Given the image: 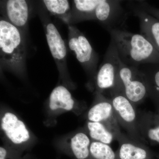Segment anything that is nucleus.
<instances>
[{
    "label": "nucleus",
    "instance_id": "1",
    "mask_svg": "<svg viewBox=\"0 0 159 159\" xmlns=\"http://www.w3.org/2000/svg\"><path fill=\"white\" fill-rule=\"evenodd\" d=\"M116 46L120 59L129 66L159 64V52L141 34L121 29L108 31Z\"/></svg>",
    "mask_w": 159,
    "mask_h": 159
},
{
    "label": "nucleus",
    "instance_id": "2",
    "mask_svg": "<svg viewBox=\"0 0 159 159\" xmlns=\"http://www.w3.org/2000/svg\"><path fill=\"white\" fill-rule=\"evenodd\" d=\"M0 54L3 66L16 73L26 70V48L20 29L1 18L0 20Z\"/></svg>",
    "mask_w": 159,
    "mask_h": 159
},
{
    "label": "nucleus",
    "instance_id": "3",
    "mask_svg": "<svg viewBox=\"0 0 159 159\" xmlns=\"http://www.w3.org/2000/svg\"><path fill=\"white\" fill-rule=\"evenodd\" d=\"M113 89L122 92L134 106L142 103L148 97L147 84L139 66L127 65L122 61Z\"/></svg>",
    "mask_w": 159,
    "mask_h": 159
},
{
    "label": "nucleus",
    "instance_id": "4",
    "mask_svg": "<svg viewBox=\"0 0 159 159\" xmlns=\"http://www.w3.org/2000/svg\"><path fill=\"white\" fill-rule=\"evenodd\" d=\"M68 45L86 73L95 79L99 57L85 35L75 26H68Z\"/></svg>",
    "mask_w": 159,
    "mask_h": 159
},
{
    "label": "nucleus",
    "instance_id": "5",
    "mask_svg": "<svg viewBox=\"0 0 159 159\" xmlns=\"http://www.w3.org/2000/svg\"><path fill=\"white\" fill-rule=\"evenodd\" d=\"M110 92L114 113L119 125L125 129L131 138L142 142L138 129L139 116L135 106L119 90L113 89Z\"/></svg>",
    "mask_w": 159,
    "mask_h": 159
},
{
    "label": "nucleus",
    "instance_id": "6",
    "mask_svg": "<svg viewBox=\"0 0 159 159\" xmlns=\"http://www.w3.org/2000/svg\"><path fill=\"white\" fill-rule=\"evenodd\" d=\"M121 63L116 46L111 39L103 61L95 77L97 94H102L106 90L110 91L114 89Z\"/></svg>",
    "mask_w": 159,
    "mask_h": 159
},
{
    "label": "nucleus",
    "instance_id": "7",
    "mask_svg": "<svg viewBox=\"0 0 159 159\" xmlns=\"http://www.w3.org/2000/svg\"><path fill=\"white\" fill-rule=\"evenodd\" d=\"M122 1L100 0L94 13V20L104 26L108 31L121 29L126 19L127 14L121 5Z\"/></svg>",
    "mask_w": 159,
    "mask_h": 159
},
{
    "label": "nucleus",
    "instance_id": "8",
    "mask_svg": "<svg viewBox=\"0 0 159 159\" xmlns=\"http://www.w3.org/2000/svg\"><path fill=\"white\" fill-rule=\"evenodd\" d=\"M98 100L89 110L88 119L92 122H100L113 133L117 140L122 135L110 99L107 98L102 94H97Z\"/></svg>",
    "mask_w": 159,
    "mask_h": 159
},
{
    "label": "nucleus",
    "instance_id": "9",
    "mask_svg": "<svg viewBox=\"0 0 159 159\" xmlns=\"http://www.w3.org/2000/svg\"><path fill=\"white\" fill-rule=\"evenodd\" d=\"M46 39L51 55L57 65L60 73H67V50L65 43L56 26L52 23H47L45 26Z\"/></svg>",
    "mask_w": 159,
    "mask_h": 159
},
{
    "label": "nucleus",
    "instance_id": "10",
    "mask_svg": "<svg viewBox=\"0 0 159 159\" xmlns=\"http://www.w3.org/2000/svg\"><path fill=\"white\" fill-rule=\"evenodd\" d=\"M117 140L119 144L116 152L118 159H156L157 153L142 142L123 134Z\"/></svg>",
    "mask_w": 159,
    "mask_h": 159
},
{
    "label": "nucleus",
    "instance_id": "11",
    "mask_svg": "<svg viewBox=\"0 0 159 159\" xmlns=\"http://www.w3.org/2000/svg\"><path fill=\"white\" fill-rule=\"evenodd\" d=\"M5 19L18 29L25 26L29 17V6L25 0H8L2 2Z\"/></svg>",
    "mask_w": 159,
    "mask_h": 159
},
{
    "label": "nucleus",
    "instance_id": "12",
    "mask_svg": "<svg viewBox=\"0 0 159 159\" xmlns=\"http://www.w3.org/2000/svg\"><path fill=\"white\" fill-rule=\"evenodd\" d=\"M138 129L142 141L159 145V108L154 112H147L139 116Z\"/></svg>",
    "mask_w": 159,
    "mask_h": 159
},
{
    "label": "nucleus",
    "instance_id": "13",
    "mask_svg": "<svg viewBox=\"0 0 159 159\" xmlns=\"http://www.w3.org/2000/svg\"><path fill=\"white\" fill-rule=\"evenodd\" d=\"M1 125L6 136L14 144H21L30 139L29 130L25 123L14 114L6 113L2 118Z\"/></svg>",
    "mask_w": 159,
    "mask_h": 159
},
{
    "label": "nucleus",
    "instance_id": "14",
    "mask_svg": "<svg viewBox=\"0 0 159 159\" xmlns=\"http://www.w3.org/2000/svg\"><path fill=\"white\" fill-rule=\"evenodd\" d=\"M134 6H132L131 9L134 15L139 18L141 34L159 52V20Z\"/></svg>",
    "mask_w": 159,
    "mask_h": 159
},
{
    "label": "nucleus",
    "instance_id": "15",
    "mask_svg": "<svg viewBox=\"0 0 159 159\" xmlns=\"http://www.w3.org/2000/svg\"><path fill=\"white\" fill-rule=\"evenodd\" d=\"M148 88V97L159 108V64H149L139 66Z\"/></svg>",
    "mask_w": 159,
    "mask_h": 159
},
{
    "label": "nucleus",
    "instance_id": "16",
    "mask_svg": "<svg viewBox=\"0 0 159 159\" xmlns=\"http://www.w3.org/2000/svg\"><path fill=\"white\" fill-rule=\"evenodd\" d=\"M74 105V101L72 95L65 87L58 86L51 92L49 98V107L51 110L60 108L71 111Z\"/></svg>",
    "mask_w": 159,
    "mask_h": 159
},
{
    "label": "nucleus",
    "instance_id": "17",
    "mask_svg": "<svg viewBox=\"0 0 159 159\" xmlns=\"http://www.w3.org/2000/svg\"><path fill=\"white\" fill-rule=\"evenodd\" d=\"M100 0H75L73 1L71 20L80 22L94 20L95 10Z\"/></svg>",
    "mask_w": 159,
    "mask_h": 159
},
{
    "label": "nucleus",
    "instance_id": "18",
    "mask_svg": "<svg viewBox=\"0 0 159 159\" xmlns=\"http://www.w3.org/2000/svg\"><path fill=\"white\" fill-rule=\"evenodd\" d=\"M90 139L85 134L78 133L71 140V150L77 159H89Z\"/></svg>",
    "mask_w": 159,
    "mask_h": 159
},
{
    "label": "nucleus",
    "instance_id": "19",
    "mask_svg": "<svg viewBox=\"0 0 159 159\" xmlns=\"http://www.w3.org/2000/svg\"><path fill=\"white\" fill-rule=\"evenodd\" d=\"M43 3L51 14L61 19L66 23L71 21L72 10L68 1L44 0Z\"/></svg>",
    "mask_w": 159,
    "mask_h": 159
},
{
    "label": "nucleus",
    "instance_id": "20",
    "mask_svg": "<svg viewBox=\"0 0 159 159\" xmlns=\"http://www.w3.org/2000/svg\"><path fill=\"white\" fill-rule=\"evenodd\" d=\"M87 127L90 137L94 141L109 145L116 139L113 133L100 122L89 121Z\"/></svg>",
    "mask_w": 159,
    "mask_h": 159
},
{
    "label": "nucleus",
    "instance_id": "21",
    "mask_svg": "<svg viewBox=\"0 0 159 159\" xmlns=\"http://www.w3.org/2000/svg\"><path fill=\"white\" fill-rule=\"evenodd\" d=\"M89 151V159H118L116 153L108 144L93 141Z\"/></svg>",
    "mask_w": 159,
    "mask_h": 159
},
{
    "label": "nucleus",
    "instance_id": "22",
    "mask_svg": "<svg viewBox=\"0 0 159 159\" xmlns=\"http://www.w3.org/2000/svg\"><path fill=\"white\" fill-rule=\"evenodd\" d=\"M137 2L136 6L159 20V8L152 6L145 1H139Z\"/></svg>",
    "mask_w": 159,
    "mask_h": 159
},
{
    "label": "nucleus",
    "instance_id": "23",
    "mask_svg": "<svg viewBox=\"0 0 159 159\" xmlns=\"http://www.w3.org/2000/svg\"><path fill=\"white\" fill-rule=\"evenodd\" d=\"M7 155V150L3 147L0 148V159H6Z\"/></svg>",
    "mask_w": 159,
    "mask_h": 159
},
{
    "label": "nucleus",
    "instance_id": "24",
    "mask_svg": "<svg viewBox=\"0 0 159 159\" xmlns=\"http://www.w3.org/2000/svg\"><path fill=\"white\" fill-rule=\"evenodd\" d=\"M156 159H159V154H157Z\"/></svg>",
    "mask_w": 159,
    "mask_h": 159
}]
</instances>
